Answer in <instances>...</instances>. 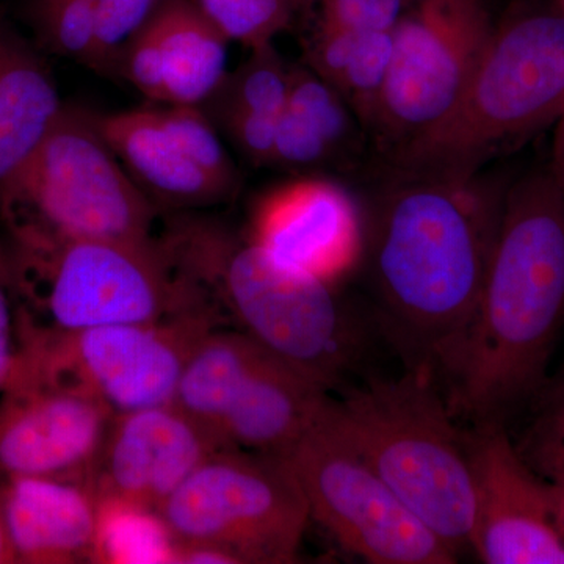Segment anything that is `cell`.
Returning <instances> with one entry per match:
<instances>
[{
	"mask_svg": "<svg viewBox=\"0 0 564 564\" xmlns=\"http://www.w3.org/2000/svg\"><path fill=\"white\" fill-rule=\"evenodd\" d=\"M248 239L278 261L333 284L362 252V223L350 193L323 177L278 185L252 209Z\"/></svg>",
	"mask_w": 564,
	"mask_h": 564,
	"instance_id": "obj_15",
	"label": "cell"
},
{
	"mask_svg": "<svg viewBox=\"0 0 564 564\" xmlns=\"http://www.w3.org/2000/svg\"><path fill=\"white\" fill-rule=\"evenodd\" d=\"M166 131L199 166L232 193L240 176L223 144L220 131L198 106H154Z\"/></svg>",
	"mask_w": 564,
	"mask_h": 564,
	"instance_id": "obj_26",
	"label": "cell"
},
{
	"mask_svg": "<svg viewBox=\"0 0 564 564\" xmlns=\"http://www.w3.org/2000/svg\"><path fill=\"white\" fill-rule=\"evenodd\" d=\"M229 40L195 0H166L122 54L117 77L155 106H198L228 74Z\"/></svg>",
	"mask_w": 564,
	"mask_h": 564,
	"instance_id": "obj_16",
	"label": "cell"
},
{
	"mask_svg": "<svg viewBox=\"0 0 564 564\" xmlns=\"http://www.w3.org/2000/svg\"><path fill=\"white\" fill-rule=\"evenodd\" d=\"M18 563L17 551L7 521L6 500H3V480L0 478V564Z\"/></svg>",
	"mask_w": 564,
	"mask_h": 564,
	"instance_id": "obj_34",
	"label": "cell"
},
{
	"mask_svg": "<svg viewBox=\"0 0 564 564\" xmlns=\"http://www.w3.org/2000/svg\"><path fill=\"white\" fill-rule=\"evenodd\" d=\"M267 352L248 334L218 326L196 345L182 370L173 403L207 430L223 451V419L240 384Z\"/></svg>",
	"mask_w": 564,
	"mask_h": 564,
	"instance_id": "obj_22",
	"label": "cell"
},
{
	"mask_svg": "<svg viewBox=\"0 0 564 564\" xmlns=\"http://www.w3.org/2000/svg\"><path fill=\"white\" fill-rule=\"evenodd\" d=\"M96 40L88 68L117 77L122 54L166 0H93Z\"/></svg>",
	"mask_w": 564,
	"mask_h": 564,
	"instance_id": "obj_27",
	"label": "cell"
},
{
	"mask_svg": "<svg viewBox=\"0 0 564 564\" xmlns=\"http://www.w3.org/2000/svg\"><path fill=\"white\" fill-rule=\"evenodd\" d=\"M63 106L43 58L17 33L0 28V199Z\"/></svg>",
	"mask_w": 564,
	"mask_h": 564,
	"instance_id": "obj_20",
	"label": "cell"
},
{
	"mask_svg": "<svg viewBox=\"0 0 564 564\" xmlns=\"http://www.w3.org/2000/svg\"><path fill=\"white\" fill-rule=\"evenodd\" d=\"M177 562V543L155 508L118 497L96 499L91 563L166 564Z\"/></svg>",
	"mask_w": 564,
	"mask_h": 564,
	"instance_id": "obj_23",
	"label": "cell"
},
{
	"mask_svg": "<svg viewBox=\"0 0 564 564\" xmlns=\"http://www.w3.org/2000/svg\"><path fill=\"white\" fill-rule=\"evenodd\" d=\"M434 375L410 367L344 399L329 397L325 419L419 519L458 554L470 545L473 473L464 434Z\"/></svg>",
	"mask_w": 564,
	"mask_h": 564,
	"instance_id": "obj_4",
	"label": "cell"
},
{
	"mask_svg": "<svg viewBox=\"0 0 564 564\" xmlns=\"http://www.w3.org/2000/svg\"><path fill=\"white\" fill-rule=\"evenodd\" d=\"M540 477L547 485L552 513H554L555 524L564 540V473H549L540 475Z\"/></svg>",
	"mask_w": 564,
	"mask_h": 564,
	"instance_id": "obj_32",
	"label": "cell"
},
{
	"mask_svg": "<svg viewBox=\"0 0 564 564\" xmlns=\"http://www.w3.org/2000/svg\"><path fill=\"white\" fill-rule=\"evenodd\" d=\"M17 311H14L6 250L0 245V393L9 383L14 359H17Z\"/></svg>",
	"mask_w": 564,
	"mask_h": 564,
	"instance_id": "obj_31",
	"label": "cell"
},
{
	"mask_svg": "<svg viewBox=\"0 0 564 564\" xmlns=\"http://www.w3.org/2000/svg\"><path fill=\"white\" fill-rule=\"evenodd\" d=\"M158 239L174 269L239 332L328 391L339 383L358 345L332 284L193 212L169 215Z\"/></svg>",
	"mask_w": 564,
	"mask_h": 564,
	"instance_id": "obj_3",
	"label": "cell"
},
{
	"mask_svg": "<svg viewBox=\"0 0 564 564\" xmlns=\"http://www.w3.org/2000/svg\"><path fill=\"white\" fill-rule=\"evenodd\" d=\"M481 0H411L392 31V57L372 131L393 151L454 110L492 39Z\"/></svg>",
	"mask_w": 564,
	"mask_h": 564,
	"instance_id": "obj_11",
	"label": "cell"
},
{
	"mask_svg": "<svg viewBox=\"0 0 564 564\" xmlns=\"http://www.w3.org/2000/svg\"><path fill=\"white\" fill-rule=\"evenodd\" d=\"M564 326V193L545 169L505 193L477 314L451 380L452 413L497 419L541 391Z\"/></svg>",
	"mask_w": 564,
	"mask_h": 564,
	"instance_id": "obj_2",
	"label": "cell"
},
{
	"mask_svg": "<svg viewBox=\"0 0 564 564\" xmlns=\"http://www.w3.org/2000/svg\"><path fill=\"white\" fill-rule=\"evenodd\" d=\"M3 500L18 563L91 562L96 497L87 485L58 478H6Z\"/></svg>",
	"mask_w": 564,
	"mask_h": 564,
	"instance_id": "obj_19",
	"label": "cell"
},
{
	"mask_svg": "<svg viewBox=\"0 0 564 564\" xmlns=\"http://www.w3.org/2000/svg\"><path fill=\"white\" fill-rule=\"evenodd\" d=\"M223 448L174 403L113 414L93 469L98 497L159 508L209 456Z\"/></svg>",
	"mask_w": 564,
	"mask_h": 564,
	"instance_id": "obj_14",
	"label": "cell"
},
{
	"mask_svg": "<svg viewBox=\"0 0 564 564\" xmlns=\"http://www.w3.org/2000/svg\"><path fill=\"white\" fill-rule=\"evenodd\" d=\"M292 66L274 50V44L251 50L234 70H228L217 91L203 104L212 122L228 115L280 117L288 106Z\"/></svg>",
	"mask_w": 564,
	"mask_h": 564,
	"instance_id": "obj_24",
	"label": "cell"
},
{
	"mask_svg": "<svg viewBox=\"0 0 564 564\" xmlns=\"http://www.w3.org/2000/svg\"><path fill=\"white\" fill-rule=\"evenodd\" d=\"M159 513L177 545L212 549L229 564L296 562L311 519L288 464L242 451L215 452Z\"/></svg>",
	"mask_w": 564,
	"mask_h": 564,
	"instance_id": "obj_9",
	"label": "cell"
},
{
	"mask_svg": "<svg viewBox=\"0 0 564 564\" xmlns=\"http://www.w3.org/2000/svg\"><path fill=\"white\" fill-rule=\"evenodd\" d=\"M221 322L215 307L202 306L161 321L69 333L17 326L18 351L10 378L82 393L113 414L173 403L193 350Z\"/></svg>",
	"mask_w": 564,
	"mask_h": 564,
	"instance_id": "obj_8",
	"label": "cell"
},
{
	"mask_svg": "<svg viewBox=\"0 0 564 564\" xmlns=\"http://www.w3.org/2000/svg\"><path fill=\"white\" fill-rule=\"evenodd\" d=\"M564 113V11L496 25L473 79L440 124L392 152L397 172L475 174Z\"/></svg>",
	"mask_w": 564,
	"mask_h": 564,
	"instance_id": "obj_6",
	"label": "cell"
},
{
	"mask_svg": "<svg viewBox=\"0 0 564 564\" xmlns=\"http://www.w3.org/2000/svg\"><path fill=\"white\" fill-rule=\"evenodd\" d=\"M318 10V20L364 29L392 32L402 20L411 0H311Z\"/></svg>",
	"mask_w": 564,
	"mask_h": 564,
	"instance_id": "obj_30",
	"label": "cell"
},
{
	"mask_svg": "<svg viewBox=\"0 0 564 564\" xmlns=\"http://www.w3.org/2000/svg\"><path fill=\"white\" fill-rule=\"evenodd\" d=\"M3 250L20 328L79 332L212 306L158 237L139 243L10 236Z\"/></svg>",
	"mask_w": 564,
	"mask_h": 564,
	"instance_id": "obj_5",
	"label": "cell"
},
{
	"mask_svg": "<svg viewBox=\"0 0 564 564\" xmlns=\"http://www.w3.org/2000/svg\"><path fill=\"white\" fill-rule=\"evenodd\" d=\"M473 473L475 518L470 545L488 564H564V540L547 485L497 419L464 434Z\"/></svg>",
	"mask_w": 564,
	"mask_h": 564,
	"instance_id": "obj_12",
	"label": "cell"
},
{
	"mask_svg": "<svg viewBox=\"0 0 564 564\" xmlns=\"http://www.w3.org/2000/svg\"><path fill=\"white\" fill-rule=\"evenodd\" d=\"M95 117L126 172L162 212L198 210L234 195L182 150L155 107Z\"/></svg>",
	"mask_w": 564,
	"mask_h": 564,
	"instance_id": "obj_18",
	"label": "cell"
},
{
	"mask_svg": "<svg viewBox=\"0 0 564 564\" xmlns=\"http://www.w3.org/2000/svg\"><path fill=\"white\" fill-rule=\"evenodd\" d=\"M207 20L248 50L269 46L291 28L299 0H195Z\"/></svg>",
	"mask_w": 564,
	"mask_h": 564,
	"instance_id": "obj_25",
	"label": "cell"
},
{
	"mask_svg": "<svg viewBox=\"0 0 564 564\" xmlns=\"http://www.w3.org/2000/svg\"><path fill=\"white\" fill-rule=\"evenodd\" d=\"M392 57V32L364 31L318 20L307 41L306 65L372 129Z\"/></svg>",
	"mask_w": 564,
	"mask_h": 564,
	"instance_id": "obj_21",
	"label": "cell"
},
{
	"mask_svg": "<svg viewBox=\"0 0 564 564\" xmlns=\"http://www.w3.org/2000/svg\"><path fill=\"white\" fill-rule=\"evenodd\" d=\"M111 419L90 397L10 378L0 393V478H58L90 488Z\"/></svg>",
	"mask_w": 564,
	"mask_h": 564,
	"instance_id": "obj_13",
	"label": "cell"
},
{
	"mask_svg": "<svg viewBox=\"0 0 564 564\" xmlns=\"http://www.w3.org/2000/svg\"><path fill=\"white\" fill-rule=\"evenodd\" d=\"M162 210L141 192L95 113L63 106L0 199L10 236L151 242Z\"/></svg>",
	"mask_w": 564,
	"mask_h": 564,
	"instance_id": "obj_7",
	"label": "cell"
},
{
	"mask_svg": "<svg viewBox=\"0 0 564 564\" xmlns=\"http://www.w3.org/2000/svg\"><path fill=\"white\" fill-rule=\"evenodd\" d=\"M35 20L51 51L88 68L96 40L93 0H39Z\"/></svg>",
	"mask_w": 564,
	"mask_h": 564,
	"instance_id": "obj_28",
	"label": "cell"
},
{
	"mask_svg": "<svg viewBox=\"0 0 564 564\" xmlns=\"http://www.w3.org/2000/svg\"><path fill=\"white\" fill-rule=\"evenodd\" d=\"M563 6H564V0H563ZM564 11V10H563Z\"/></svg>",
	"mask_w": 564,
	"mask_h": 564,
	"instance_id": "obj_35",
	"label": "cell"
},
{
	"mask_svg": "<svg viewBox=\"0 0 564 564\" xmlns=\"http://www.w3.org/2000/svg\"><path fill=\"white\" fill-rule=\"evenodd\" d=\"M521 452L538 475L564 473V381L545 393Z\"/></svg>",
	"mask_w": 564,
	"mask_h": 564,
	"instance_id": "obj_29",
	"label": "cell"
},
{
	"mask_svg": "<svg viewBox=\"0 0 564 564\" xmlns=\"http://www.w3.org/2000/svg\"><path fill=\"white\" fill-rule=\"evenodd\" d=\"M547 170L564 193V113L554 126L551 163H549Z\"/></svg>",
	"mask_w": 564,
	"mask_h": 564,
	"instance_id": "obj_33",
	"label": "cell"
},
{
	"mask_svg": "<svg viewBox=\"0 0 564 564\" xmlns=\"http://www.w3.org/2000/svg\"><path fill=\"white\" fill-rule=\"evenodd\" d=\"M281 459L302 488L310 518L352 554L373 564L456 562L454 549L329 425L325 408Z\"/></svg>",
	"mask_w": 564,
	"mask_h": 564,
	"instance_id": "obj_10",
	"label": "cell"
},
{
	"mask_svg": "<svg viewBox=\"0 0 564 564\" xmlns=\"http://www.w3.org/2000/svg\"><path fill=\"white\" fill-rule=\"evenodd\" d=\"M499 182L397 172L375 206L370 272L411 367L451 377L477 314L502 220Z\"/></svg>",
	"mask_w": 564,
	"mask_h": 564,
	"instance_id": "obj_1",
	"label": "cell"
},
{
	"mask_svg": "<svg viewBox=\"0 0 564 564\" xmlns=\"http://www.w3.org/2000/svg\"><path fill=\"white\" fill-rule=\"evenodd\" d=\"M328 400V389L267 352L245 378L223 419V447L284 458Z\"/></svg>",
	"mask_w": 564,
	"mask_h": 564,
	"instance_id": "obj_17",
	"label": "cell"
}]
</instances>
